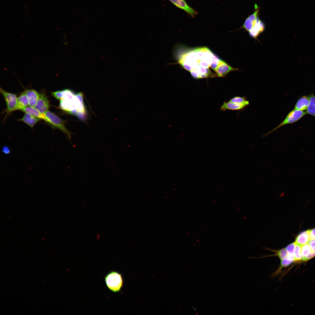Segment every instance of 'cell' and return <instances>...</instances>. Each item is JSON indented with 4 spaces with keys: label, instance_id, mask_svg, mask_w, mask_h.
I'll return each mask as SVG.
<instances>
[{
    "label": "cell",
    "instance_id": "6da1fadb",
    "mask_svg": "<svg viewBox=\"0 0 315 315\" xmlns=\"http://www.w3.org/2000/svg\"><path fill=\"white\" fill-rule=\"evenodd\" d=\"M184 49L179 45L174 48V58L183 68L188 71L192 77L195 79L224 77L228 74L229 65L219 59L208 48L198 47Z\"/></svg>",
    "mask_w": 315,
    "mask_h": 315
},
{
    "label": "cell",
    "instance_id": "d6986e66",
    "mask_svg": "<svg viewBox=\"0 0 315 315\" xmlns=\"http://www.w3.org/2000/svg\"><path fill=\"white\" fill-rule=\"evenodd\" d=\"M312 251L308 243L301 245V261H303L305 258L310 254Z\"/></svg>",
    "mask_w": 315,
    "mask_h": 315
},
{
    "label": "cell",
    "instance_id": "d4e9b609",
    "mask_svg": "<svg viewBox=\"0 0 315 315\" xmlns=\"http://www.w3.org/2000/svg\"><path fill=\"white\" fill-rule=\"evenodd\" d=\"M308 243L312 250L315 252V239L310 240Z\"/></svg>",
    "mask_w": 315,
    "mask_h": 315
},
{
    "label": "cell",
    "instance_id": "5bb4252c",
    "mask_svg": "<svg viewBox=\"0 0 315 315\" xmlns=\"http://www.w3.org/2000/svg\"><path fill=\"white\" fill-rule=\"evenodd\" d=\"M310 240L309 230L303 231L298 234L296 238L295 242L301 245L308 244Z\"/></svg>",
    "mask_w": 315,
    "mask_h": 315
},
{
    "label": "cell",
    "instance_id": "8992f818",
    "mask_svg": "<svg viewBox=\"0 0 315 315\" xmlns=\"http://www.w3.org/2000/svg\"><path fill=\"white\" fill-rule=\"evenodd\" d=\"M249 102L248 100L243 103L234 102L230 101L224 102L220 106V109L222 111L227 110H240L244 109L249 105Z\"/></svg>",
    "mask_w": 315,
    "mask_h": 315
},
{
    "label": "cell",
    "instance_id": "8fae6325",
    "mask_svg": "<svg viewBox=\"0 0 315 315\" xmlns=\"http://www.w3.org/2000/svg\"><path fill=\"white\" fill-rule=\"evenodd\" d=\"M28 98L29 105L34 107L40 96V94L34 89H27L24 91Z\"/></svg>",
    "mask_w": 315,
    "mask_h": 315
},
{
    "label": "cell",
    "instance_id": "5b68a950",
    "mask_svg": "<svg viewBox=\"0 0 315 315\" xmlns=\"http://www.w3.org/2000/svg\"><path fill=\"white\" fill-rule=\"evenodd\" d=\"M0 92L3 96L5 102L6 108L5 110L6 116L17 110V95L14 93L6 92L1 88H0Z\"/></svg>",
    "mask_w": 315,
    "mask_h": 315
},
{
    "label": "cell",
    "instance_id": "ac0fdd59",
    "mask_svg": "<svg viewBox=\"0 0 315 315\" xmlns=\"http://www.w3.org/2000/svg\"><path fill=\"white\" fill-rule=\"evenodd\" d=\"M268 250L274 253L273 255L268 256H275L278 257L280 260H282L287 256L288 253L286 248H283L279 250H274L267 248Z\"/></svg>",
    "mask_w": 315,
    "mask_h": 315
},
{
    "label": "cell",
    "instance_id": "ba28073f",
    "mask_svg": "<svg viewBox=\"0 0 315 315\" xmlns=\"http://www.w3.org/2000/svg\"><path fill=\"white\" fill-rule=\"evenodd\" d=\"M75 104L76 107L75 114L78 116L86 114V110L84 105L83 94L82 92H79L75 94Z\"/></svg>",
    "mask_w": 315,
    "mask_h": 315
},
{
    "label": "cell",
    "instance_id": "277c9868",
    "mask_svg": "<svg viewBox=\"0 0 315 315\" xmlns=\"http://www.w3.org/2000/svg\"><path fill=\"white\" fill-rule=\"evenodd\" d=\"M307 114L306 111L294 109L288 113L283 121L265 135L266 136L272 133L284 125L292 124L296 122Z\"/></svg>",
    "mask_w": 315,
    "mask_h": 315
},
{
    "label": "cell",
    "instance_id": "7a4b0ae2",
    "mask_svg": "<svg viewBox=\"0 0 315 315\" xmlns=\"http://www.w3.org/2000/svg\"><path fill=\"white\" fill-rule=\"evenodd\" d=\"M106 285L112 292L117 293L120 291L123 285V279L122 274L115 271H111L104 277Z\"/></svg>",
    "mask_w": 315,
    "mask_h": 315
},
{
    "label": "cell",
    "instance_id": "4fadbf2b",
    "mask_svg": "<svg viewBox=\"0 0 315 315\" xmlns=\"http://www.w3.org/2000/svg\"><path fill=\"white\" fill-rule=\"evenodd\" d=\"M18 120L23 122L30 127L33 128L38 122L40 120V119L28 113H25L23 117L19 119Z\"/></svg>",
    "mask_w": 315,
    "mask_h": 315
},
{
    "label": "cell",
    "instance_id": "30bf717a",
    "mask_svg": "<svg viewBox=\"0 0 315 315\" xmlns=\"http://www.w3.org/2000/svg\"><path fill=\"white\" fill-rule=\"evenodd\" d=\"M168 0L177 7L184 10L192 16L196 14V12L187 4L184 0Z\"/></svg>",
    "mask_w": 315,
    "mask_h": 315
},
{
    "label": "cell",
    "instance_id": "3957f363",
    "mask_svg": "<svg viewBox=\"0 0 315 315\" xmlns=\"http://www.w3.org/2000/svg\"><path fill=\"white\" fill-rule=\"evenodd\" d=\"M44 114L46 118L45 122L51 126L60 130L66 134L69 138L71 139V134L66 127L65 121L50 111H47Z\"/></svg>",
    "mask_w": 315,
    "mask_h": 315
},
{
    "label": "cell",
    "instance_id": "2e32d148",
    "mask_svg": "<svg viewBox=\"0 0 315 315\" xmlns=\"http://www.w3.org/2000/svg\"><path fill=\"white\" fill-rule=\"evenodd\" d=\"M21 111L40 119H42L44 121L45 120L46 116L45 114L41 113L33 107L27 106L22 109Z\"/></svg>",
    "mask_w": 315,
    "mask_h": 315
},
{
    "label": "cell",
    "instance_id": "603a6c76",
    "mask_svg": "<svg viewBox=\"0 0 315 315\" xmlns=\"http://www.w3.org/2000/svg\"><path fill=\"white\" fill-rule=\"evenodd\" d=\"M247 101L245 97L235 96L231 99L229 101L234 102L243 103Z\"/></svg>",
    "mask_w": 315,
    "mask_h": 315
},
{
    "label": "cell",
    "instance_id": "9c48e42d",
    "mask_svg": "<svg viewBox=\"0 0 315 315\" xmlns=\"http://www.w3.org/2000/svg\"><path fill=\"white\" fill-rule=\"evenodd\" d=\"M264 29L263 23L257 18L253 27L249 32V34L251 37L256 38L263 32Z\"/></svg>",
    "mask_w": 315,
    "mask_h": 315
},
{
    "label": "cell",
    "instance_id": "7c38bea8",
    "mask_svg": "<svg viewBox=\"0 0 315 315\" xmlns=\"http://www.w3.org/2000/svg\"><path fill=\"white\" fill-rule=\"evenodd\" d=\"M309 102V96H303L298 99L294 109L304 111L306 110Z\"/></svg>",
    "mask_w": 315,
    "mask_h": 315
},
{
    "label": "cell",
    "instance_id": "44dd1931",
    "mask_svg": "<svg viewBox=\"0 0 315 315\" xmlns=\"http://www.w3.org/2000/svg\"><path fill=\"white\" fill-rule=\"evenodd\" d=\"M295 246L294 242L288 245L286 247L288 253L287 256L294 260V251Z\"/></svg>",
    "mask_w": 315,
    "mask_h": 315
},
{
    "label": "cell",
    "instance_id": "cb8c5ba5",
    "mask_svg": "<svg viewBox=\"0 0 315 315\" xmlns=\"http://www.w3.org/2000/svg\"><path fill=\"white\" fill-rule=\"evenodd\" d=\"M1 151L5 155H8L11 153V150L9 147L4 146L2 148Z\"/></svg>",
    "mask_w": 315,
    "mask_h": 315
},
{
    "label": "cell",
    "instance_id": "484cf974",
    "mask_svg": "<svg viewBox=\"0 0 315 315\" xmlns=\"http://www.w3.org/2000/svg\"><path fill=\"white\" fill-rule=\"evenodd\" d=\"M309 230L310 240L315 239V228Z\"/></svg>",
    "mask_w": 315,
    "mask_h": 315
},
{
    "label": "cell",
    "instance_id": "e0dca14e",
    "mask_svg": "<svg viewBox=\"0 0 315 315\" xmlns=\"http://www.w3.org/2000/svg\"><path fill=\"white\" fill-rule=\"evenodd\" d=\"M309 96V102L306 110L307 114L315 117V95L312 94Z\"/></svg>",
    "mask_w": 315,
    "mask_h": 315
},
{
    "label": "cell",
    "instance_id": "52a82bcc",
    "mask_svg": "<svg viewBox=\"0 0 315 315\" xmlns=\"http://www.w3.org/2000/svg\"><path fill=\"white\" fill-rule=\"evenodd\" d=\"M50 106L49 101L44 93L40 94L36 104L34 107L41 113L44 114L48 111Z\"/></svg>",
    "mask_w": 315,
    "mask_h": 315
},
{
    "label": "cell",
    "instance_id": "9a60e30c",
    "mask_svg": "<svg viewBox=\"0 0 315 315\" xmlns=\"http://www.w3.org/2000/svg\"><path fill=\"white\" fill-rule=\"evenodd\" d=\"M29 105V101L24 91L22 92L17 98V110H21Z\"/></svg>",
    "mask_w": 315,
    "mask_h": 315
},
{
    "label": "cell",
    "instance_id": "7402d4cb",
    "mask_svg": "<svg viewBox=\"0 0 315 315\" xmlns=\"http://www.w3.org/2000/svg\"><path fill=\"white\" fill-rule=\"evenodd\" d=\"M256 21H253L248 17L246 20L243 27L249 32L253 27Z\"/></svg>",
    "mask_w": 315,
    "mask_h": 315
},
{
    "label": "cell",
    "instance_id": "ffe728a7",
    "mask_svg": "<svg viewBox=\"0 0 315 315\" xmlns=\"http://www.w3.org/2000/svg\"><path fill=\"white\" fill-rule=\"evenodd\" d=\"M294 262H296L301 260V245L295 243V246L294 251Z\"/></svg>",
    "mask_w": 315,
    "mask_h": 315
}]
</instances>
